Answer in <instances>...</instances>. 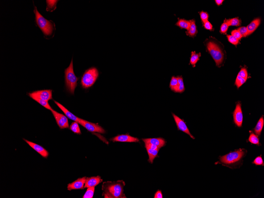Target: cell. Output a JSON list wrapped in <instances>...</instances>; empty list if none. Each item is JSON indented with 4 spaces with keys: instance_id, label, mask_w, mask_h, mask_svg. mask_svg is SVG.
Here are the masks:
<instances>
[{
    "instance_id": "6da1fadb",
    "label": "cell",
    "mask_w": 264,
    "mask_h": 198,
    "mask_svg": "<svg viewBox=\"0 0 264 198\" xmlns=\"http://www.w3.org/2000/svg\"><path fill=\"white\" fill-rule=\"evenodd\" d=\"M247 153V151L245 149L235 150L226 155L219 157V161L215 164H221L232 169L239 168L243 164L244 158Z\"/></svg>"
},
{
    "instance_id": "7a4b0ae2",
    "label": "cell",
    "mask_w": 264,
    "mask_h": 198,
    "mask_svg": "<svg viewBox=\"0 0 264 198\" xmlns=\"http://www.w3.org/2000/svg\"><path fill=\"white\" fill-rule=\"evenodd\" d=\"M205 45L207 50L219 67H221L225 58L226 52L224 45L213 37L206 40Z\"/></svg>"
},
{
    "instance_id": "3957f363",
    "label": "cell",
    "mask_w": 264,
    "mask_h": 198,
    "mask_svg": "<svg viewBox=\"0 0 264 198\" xmlns=\"http://www.w3.org/2000/svg\"><path fill=\"white\" fill-rule=\"evenodd\" d=\"M125 185L123 180L104 182L102 186V196L105 198H127L124 193Z\"/></svg>"
},
{
    "instance_id": "277c9868",
    "label": "cell",
    "mask_w": 264,
    "mask_h": 198,
    "mask_svg": "<svg viewBox=\"0 0 264 198\" xmlns=\"http://www.w3.org/2000/svg\"><path fill=\"white\" fill-rule=\"evenodd\" d=\"M64 74L66 88L68 92L73 95L75 89L77 87L78 78L74 73L72 59L69 67L65 70Z\"/></svg>"
},
{
    "instance_id": "5b68a950",
    "label": "cell",
    "mask_w": 264,
    "mask_h": 198,
    "mask_svg": "<svg viewBox=\"0 0 264 198\" xmlns=\"http://www.w3.org/2000/svg\"><path fill=\"white\" fill-rule=\"evenodd\" d=\"M99 76L98 70L96 67H92L84 72L81 79V85L84 89H88L92 86Z\"/></svg>"
},
{
    "instance_id": "8992f818",
    "label": "cell",
    "mask_w": 264,
    "mask_h": 198,
    "mask_svg": "<svg viewBox=\"0 0 264 198\" xmlns=\"http://www.w3.org/2000/svg\"><path fill=\"white\" fill-rule=\"evenodd\" d=\"M34 12L35 14L37 24L40 28L43 31L45 35H50L54 30L53 24L51 23L50 21L47 20L43 18L38 11L35 6Z\"/></svg>"
},
{
    "instance_id": "52a82bcc",
    "label": "cell",
    "mask_w": 264,
    "mask_h": 198,
    "mask_svg": "<svg viewBox=\"0 0 264 198\" xmlns=\"http://www.w3.org/2000/svg\"><path fill=\"white\" fill-rule=\"evenodd\" d=\"M79 124L85 128L88 131L91 132H96L104 134L106 131L102 127L96 124L92 123L89 121H87L81 118H79Z\"/></svg>"
},
{
    "instance_id": "ba28073f",
    "label": "cell",
    "mask_w": 264,
    "mask_h": 198,
    "mask_svg": "<svg viewBox=\"0 0 264 198\" xmlns=\"http://www.w3.org/2000/svg\"><path fill=\"white\" fill-rule=\"evenodd\" d=\"M51 112L60 129H67L69 127L68 118L65 116L55 111L54 109Z\"/></svg>"
},
{
    "instance_id": "9c48e42d",
    "label": "cell",
    "mask_w": 264,
    "mask_h": 198,
    "mask_svg": "<svg viewBox=\"0 0 264 198\" xmlns=\"http://www.w3.org/2000/svg\"><path fill=\"white\" fill-rule=\"evenodd\" d=\"M233 116L235 124L237 127H241L243 121V116L240 102H238L236 104L235 109L233 113Z\"/></svg>"
},
{
    "instance_id": "30bf717a",
    "label": "cell",
    "mask_w": 264,
    "mask_h": 198,
    "mask_svg": "<svg viewBox=\"0 0 264 198\" xmlns=\"http://www.w3.org/2000/svg\"><path fill=\"white\" fill-rule=\"evenodd\" d=\"M28 95L30 97L31 96H35L47 102L53 99L52 91L50 89L35 91L29 93Z\"/></svg>"
},
{
    "instance_id": "8fae6325",
    "label": "cell",
    "mask_w": 264,
    "mask_h": 198,
    "mask_svg": "<svg viewBox=\"0 0 264 198\" xmlns=\"http://www.w3.org/2000/svg\"><path fill=\"white\" fill-rule=\"evenodd\" d=\"M172 115L173 117H174V120H175L177 127L178 130L186 133L191 138L195 139L194 137L193 136L192 134H191L190 132L189 129L187 127L185 122L183 120L181 119L179 117H178V116L175 115L174 113H172Z\"/></svg>"
},
{
    "instance_id": "7c38bea8",
    "label": "cell",
    "mask_w": 264,
    "mask_h": 198,
    "mask_svg": "<svg viewBox=\"0 0 264 198\" xmlns=\"http://www.w3.org/2000/svg\"><path fill=\"white\" fill-rule=\"evenodd\" d=\"M86 177L79 178L73 182L69 183L67 186V189L69 191L75 189H83L85 182Z\"/></svg>"
},
{
    "instance_id": "4fadbf2b",
    "label": "cell",
    "mask_w": 264,
    "mask_h": 198,
    "mask_svg": "<svg viewBox=\"0 0 264 198\" xmlns=\"http://www.w3.org/2000/svg\"><path fill=\"white\" fill-rule=\"evenodd\" d=\"M23 140L29 146H31L35 151L37 152L43 158H47L48 157L49 155L48 152L44 148L42 147L40 145L33 143V142L28 141L27 140L23 139Z\"/></svg>"
},
{
    "instance_id": "5bb4252c",
    "label": "cell",
    "mask_w": 264,
    "mask_h": 198,
    "mask_svg": "<svg viewBox=\"0 0 264 198\" xmlns=\"http://www.w3.org/2000/svg\"><path fill=\"white\" fill-rule=\"evenodd\" d=\"M113 142H138L139 140L136 137H132L128 134L118 135L112 138Z\"/></svg>"
},
{
    "instance_id": "9a60e30c",
    "label": "cell",
    "mask_w": 264,
    "mask_h": 198,
    "mask_svg": "<svg viewBox=\"0 0 264 198\" xmlns=\"http://www.w3.org/2000/svg\"><path fill=\"white\" fill-rule=\"evenodd\" d=\"M102 182L101 176H93L91 177L86 178V179L84 188H89L90 187H96Z\"/></svg>"
},
{
    "instance_id": "2e32d148",
    "label": "cell",
    "mask_w": 264,
    "mask_h": 198,
    "mask_svg": "<svg viewBox=\"0 0 264 198\" xmlns=\"http://www.w3.org/2000/svg\"><path fill=\"white\" fill-rule=\"evenodd\" d=\"M142 140L145 144H152L161 148L164 146L166 143L165 140L162 138H143Z\"/></svg>"
},
{
    "instance_id": "e0dca14e",
    "label": "cell",
    "mask_w": 264,
    "mask_h": 198,
    "mask_svg": "<svg viewBox=\"0 0 264 198\" xmlns=\"http://www.w3.org/2000/svg\"><path fill=\"white\" fill-rule=\"evenodd\" d=\"M54 101L55 103L57 105V106H58L61 109V110L62 111L63 113H64L66 116L67 117V118H69V119L72 120H73L74 121H76V122L78 123L79 120V117H76V116L75 115L72 114V113H71V112L66 109L65 107H64L61 104L57 102V101Z\"/></svg>"
},
{
    "instance_id": "ac0fdd59",
    "label": "cell",
    "mask_w": 264,
    "mask_h": 198,
    "mask_svg": "<svg viewBox=\"0 0 264 198\" xmlns=\"http://www.w3.org/2000/svg\"><path fill=\"white\" fill-rule=\"evenodd\" d=\"M261 21L260 18H256L248 25L246 27L248 30V36L250 35L255 31L257 27L259 26Z\"/></svg>"
},
{
    "instance_id": "d6986e66",
    "label": "cell",
    "mask_w": 264,
    "mask_h": 198,
    "mask_svg": "<svg viewBox=\"0 0 264 198\" xmlns=\"http://www.w3.org/2000/svg\"><path fill=\"white\" fill-rule=\"evenodd\" d=\"M190 26L189 30L187 31L186 32V33L187 35L191 37H194L196 36V34L197 33L198 31L197 28L196 24H195V21L194 19L190 20Z\"/></svg>"
},
{
    "instance_id": "ffe728a7",
    "label": "cell",
    "mask_w": 264,
    "mask_h": 198,
    "mask_svg": "<svg viewBox=\"0 0 264 198\" xmlns=\"http://www.w3.org/2000/svg\"><path fill=\"white\" fill-rule=\"evenodd\" d=\"M264 124V120L263 116H262L260 118L259 120L256 125L254 129V131L257 137H259L261 135V132L263 129Z\"/></svg>"
},
{
    "instance_id": "44dd1931",
    "label": "cell",
    "mask_w": 264,
    "mask_h": 198,
    "mask_svg": "<svg viewBox=\"0 0 264 198\" xmlns=\"http://www.w3.org/2000/svg\"><path fill=\"white\" fill-rule=\"evenodd\" d=\"M146 149L147 150L148 155L149 156V159L148 160V162L149 163H153L154 159L157 157H158V152H159V150L158 149V150H153L148 148H146Z\"/></svg>"
},
{
    "instance_id": "7402d4cb",
    "label": "cell",
    "mask_w": 264,
    "mask_h": 198,
    "mask_svg": "<svg viewBox=\"0 0 264 198\" xmlns=\"http://www.w3.org/2000/svg\"><path fill=\"white\" fill-rule=\"evenodd\" d=\"M175 25L181 29H186L187 31L189 30L190 26V22L189 20L188 21L183 19H179Z\"/></svg>"
},
{
    "instance_id": "603a6c76",
    "label": "cell",
    "mask_w": 264,
    "mask_h": 198,
    "mask_svg": "<svg viewBox=\"0 0 264 198\" xmlns=\"http://www.w3.org/2000/svg\"><path fill=\"white\" fill-rule=\"evenodd\" d=\"M30 97L35 100L37 102L39 103L42 106L44 107L46 109H49L50 110H52V108L50 106L48 103V102L44 101L41 99H39V98L35 97V96H30Z\"/></svg>"
},
{
    "instance_id": "cb8c5ba5",
    "label": "cell",
    "mask_w": 264,
    "mask_h": 198,
    "mask_svg": "<svg viewBox=\"0 0 264 198\" xmlns=\"http://www.w3.org/2000/svg\"><path fill=\"white\" fill-rule=\"evenodd\" d=\"M200 56H201V54H200V53L196 54L195 51H192L191 52L190 63L192 65L193 67H195L196 63H197L198 61L199 60Z\"/></svg>"
},
{
    "instance_id": "d4e9b609",
    "label": "cell",
    "mask_w": 264,
    "mask_h": 198,
    "mask_svg": "<svg viewBox=\"0 0 264 198\" xmlns=\"http://www.w3.org/2000/svg\"><path fill=\"white\" fill-rule=\"evenodd\" d=\"M248 141L252 144L257 145L258 146H260L259 138H258V137H257L256 134H254L253 132L250 133V135H249Z\"/></svg>"
},
{
    "instance_id": "484cf974",
    "label": "cell",
    "mask_w": 264,
    "mask_h": 198,
    "mask_svg": "<svg viewBox=\"0 0 264 198\" xmlns=\"http://www.w3.org/2000/svg\"><path fill=\"white\" fill-rule=\"evenodd\" d=\"M177 77L178 79V86L176 93H183L185 90L183 78L181 76H177Z\"/></svg>"
},
{
    "instance_id": "4316f807",
    "label": "cell",
    "mask_w": 264,
    "mask_h": 198,
    "mask_svg": "<svg viewBox=\"0 0 264 198\" xmlns=\"http://www.w3.org/2000/svg\"><path fill=\"white\" fill-rule=\"evenodd\" d=\"M178 86V79L177 77L172 76L170 82V88L172 91L176 92Z\"/></svg>"
},
{
    "instance_id": "83f0119b",
    "label": "cell",
    "mask_w": 264,
    "mask_h": 198,
    "mask_svg": "<svg viewBox=\"0 0 264 198\" xmlns=\"http://www.w3.org/2000/svg\"><path fill=\"white\" fill-rule=\"evenodd\" d=\"M78 122L75 121L72 122L70 125L69 128L70 130L73 132L75 134H82L81 130L80 128V127Z\"/></svg>"
},
{
    "instance_id": "f1b7e54d",
    "label": "cell",
    "mask_w": 264,
    "mask_h": 198,
    "mask_svg": "<svg viewBox=\"0 0 264 198\" xmlns=\"http://www.w3.org/2000/svg\"><path fill=\"white\" fill-rule=\"evenodd\" d=\"M57 1H47V11L51 12L55 10L56 9V4Z\"/></svg>"
},
{
    "instance_id": "f546056e",
    "label": "cell",
    "mask_w": 264,
    "mask_h": 198,
    "mask_svg": "<svg viewBox=\"0 0 264 198\" xmlns=\"http://www.w3.org/2000/svg\"><path fill=\"white\" fill-rule=\"evenodd\" d=\"M228 25L230 26H239L241 25V21L238 17L228 19Z\"/></svg>"
},
{
    "instance_id": "4dcf8cb0",
    "label": "cell",
    "mask_w": 264,
    "mask_h": 198,
    "mask_svg": "<svg viewBox=\"0 0 264 198\" xmlns=\"http://www.w3.org/2000/svg\"><path fill=\"white\" fill-rule=\"evenodd\" d=\"M95 187H90L87 189V190L85 193L84 194L83 198H92L93 197L94 194Z\"/></svg>"
},
{
    "instance_id": "1f68e13d",
    "label": "cell",
    "mask_w": 264,
    "mask_h": 198,
    "mask_svg": "<svg viewBox=\"0 0 264 198\" xmlns=\"http://www.w3.org/2000/svg\"><path fill=\"white\" fill-rule=\"evenodd\" d=\"M229 27L228 19H225L224 23L221 25V28H220V33L224 34H226Z\"/></svg>"
},
{
    "instance_id": "d6a6232c",
    "label": "cell",
    "mask_w": 264,
    "mask_h": 198,
    "mask_svg": "<svg viewBox=\"0 0 264 198\" xmlns=\"http://www.w3.org/2000/svg\"><path fill=\"white\" fill-rule=\"evenodd\" d=\"M246 80L245 79L243 78L240 77L238 75L237 78H236L235 83V84L237 86V88H239L241 86L244 84Z\"/></svg>"
},
{
    "instance_id": "836d02e7",
    "label": "cell",
    "mask_w": 264,
    "mask_h": 198,
    "mask_svg": "<svg viewBox=\"0 0 264 198\" xmlns=\"http://www.w3.org/2000/svg\"><path fill=\"white\" fill-rule=\"evenodd\" d=\"M253 164L255 165L256 166H262L264 165V163L262 160L261 155L257 157L252 162Z\"/></svg>"
},
{
    "instance_id": "e575fe53",
    "label": "cell",
    "mask_w": 264,
    "mask_h": 198,
    "mask_svg": "<svg viewBox=\"0 0 264 198\" xmlns=\"http://www.w3.org/2000/svg\"><path fill=\"white\" fill-rule=\"evenodd\" d=\"M238 75L247 80L248 78V73L246 68H241Z\"/></svg>"
},
{
    "instance_id": "d590c367",
    "label": "cell",
    "mask_w": 264,
    "mask_h": 198,
    "mask_svg": "<svg viewBox=\"0 0 264 198\" xmlns=\"http://www.w3.org/2000/svg\"><path fill=\"white\" fill-rule=\"evenodd\" d=\"M227 37L228 38V40L230 43H232L235 46H237L239 43V40L235 38L232 35H228Z\"/></svg>"
},
{
    "instance_id": "8d00e7d4",
    "label": "cell",
    "mask_w": 264,
    "mask_h": 198,
    "mask_svg": "<svg viewBox=\"0 0 264 198\" xmlns=\"http://www.w3.org/2000/svg\"><path fill=\"white\" fill-rule=\"evenodd\" d=\"M199 14H200V18H201V21L203 24L205 23L207 21H208L209 15H208V13L206 12L201 11L199 13Z\"/></svg>"
},
{
    "instance_id": "74e56055",
    "label": "cell",
    "mask_w": 264,
    "mask_h": 198,
    "mask_svg": "<svg viewBox=\"0 0 264 198\" xmlns=\"http://www.w3.org/2000/svg\"><path fill=\"white\" fill-rule=\"evenodd\" d=\"M240 33H241L242 37H245L248 36V30L247 27H241L238 28L237 29Z\"/></svg>"
},
{
    "instance_id": "f35d334b",
    "label": "cell",
    "mask_w": 264,
    "mask_h": 198,
    "mask_svg": "<svg viewBox=\"0 0 264 198\" xmlns=\"http://www.w3.org/2000/svg\"><path fill=\"white\" fill-rule=\"evenodd\" d=\"M231 35L234 37L235 38H237L239 40L241 39V38H242V36H241L239 31L237 30H233V31L231 32Z\"/></svg>"
},
{
    "instance_id": "ab89813d",
    "label": "cell",
    "mask_w": 264,
    "mask_h": 198,
    "mask_svg": "<svg viewBox=\"0 0 264 198\" xmlns=\"http://www.w3.org/2000/svg\"><path fill=\"white\" fill-rule=\"evenodd\" d=\"M204 28L206 30L212 31L213 30V26L211 23L208 21H207L205 23H203Z\"/></svg>"
},
{
    "instance_id": "60d3db41",
    "label": "cell",
    "mask_w": 264,
    "mask_h": 198,
    "mask_svg": "<svg viewBox=\"0 0 264 198\" xmlns=\"http://www.w3.org/2000/svg\"><path fill=\"white\" fill-rule=\"evenodd\" d=\"M145 146L146 148H149L153 150H158V149L159 150L161 148L158 147V146L150 144H145Z\"/></svg>"
},
{
    "instance_id": "b9f144b4",
    "label": "cell",
    "mask_w": 264,
    "mask_h": 198,
    "mask_svg": "<svg viewBox=\"0 0 264 198\" xmlns=\"http://www.w3.org/2000/svg\"><path fill=\"white\" fill-rule=\"evenodd\" d=\"M154 198H163V195L162 194V191L159 190H158L155 193L154 196Z\"/></svg>"
},
{
    "instance_id": "7bdbcfd3",
    "label": "cell",
    "mask_w": 264,
    "mask_h": 198,
    "mask_svg": "<svg viewBox=\"0 0 264 198\" xmlns=\"http://www.w3.org/2000/svg\"><path fill=\"white\" fill-rule=\"evenodd\" d=\"M215 1H216V3L218 6H220V5H222L223 1H224L223 0H216Z\"/></svg>"
}]
</instances>
